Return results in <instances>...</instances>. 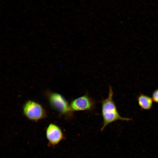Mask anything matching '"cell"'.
I'll return each mask as SVG.
<instances>
[{
  "label": "cell",
  "instance_id": "cell-2",
  "mask_svg": "<svg viewBox=\"0 0 158 158\" xmlns=\"http://www.w3.org/2000/svg\"><path fill=\"white\" fill-rule=\"evenodd\" d=\"M48 102L51 107L61 116L68 118L73 116V111L68 102L62 95L55 92H49L47 93Z\"/></svg>",
  "mask_w": 158,
  "mask_h": 158
},
{
  "label": "cell",
  "instance_id": "cell-4",
  "mask_svg": "<svg viewBox=\"0 0 158 158\" xmlns=\"http://www.w3.org/2000/svg\"><path fill=\"white\" fill-rule=\"evenodd\" d=\"M72 110L73 111L92 110L96 107L95 100L86 94L72 100L70 104Z\"/></svg>",
  "mask_w": 158,
  "mask_h": 158
},
{
  "label": "cell",
  "instance_id": "cell-1",
  "mask_svg": "<svg viewBox=\"0 0 158 158\" xmlns=\"http://www.w3.org/2000/svg\"><path fill=\"white\" fill-rule=\"evenodd\" d=\"M114 92L110 85L107 97L101 101V112L103 119V124L101 130H103L109 124L117 120L128 121L132 119L121 116L117 110L113 100Z\"/></svg>",
  "mask_w": 158,
  "mask_h": 158
},
{
  "label": "cell",
  "instance_id": "cell-5",
  "mask_svg": "<svg viewBox=\"0 0 158 158\" xmlns=\"http://www.w3.org/2000/svg\"><path fill=\"white\" fill-rule=\"evenodd\" d=\"M46 136L50 146H55L64 138L63 132L60 128L54 123H50L46 130Z\"/></svg>",
  "mask_w": 158,
  "mask_h": 158
},
{
  "label": "cell",
  "instance_id": "cell-3",
  "mask_svg": "<svg viewBox=\"0 0 158 158\" xmlns=\"http://www.w3.org/2000/svg\"><path fill=\"white\" fill-rule=\"evenodd\" d=\"M24 115L29 120L37 121L45 118L47 112L43 106L39 103L28 100L24 104L22 107Z\"/></svg>",
  "mask_w": 158,
  "mask_h": 158
},
{
  "label": "cell",
  "instance_id": "cell-6",
  "mask_svg": "<svg viewBox=\"0 0 158 158\" xmlns=\"http://www.w3.org/2000/svg\"><path fill=\"white\" fill-rule=\"evenodd\" d=\"M137 99L138 104L142 109L148 110L152 108L153 101L150 97L141 94L138 96Z\"/></svg>",
  "mask_w": 158,
  "mask_h": 158
},
{
  "label": "cell",
  "instance_id": "cell-7",
  "mask_svg": "<svg viewBox=\"0 0 158 158\" xmlns=\"http://www.w3.org/2000/svg\"><path fill=\"white\" fill-rule=\"evenodd\" d=\"M152 98L154 102L158 103V88L153 92Z\"/></svg>",
  "mask_w": 158,
  "mask_h": 158
}]
</instances>
